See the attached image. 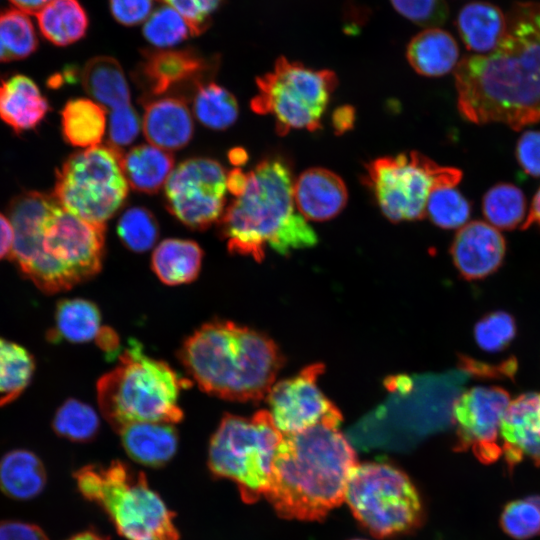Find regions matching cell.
<instances>
[{"mask_svg": "<svg viewBox=\"0 0 540 540\" xmlns=\"http://www.w3.org/2000/svg\"><path fill=\"white\" fill-rule=\"evenodd\" d=\"M489 53L458 62L454 75L461 115L476 124L514 130L540 121V3L518 2Z\"/></svg>", "mask_w": 540, "mask_h": 540, "instance_id": "6da1fadb", "label": "cell"}, {"mask_svg": "<svg viewBox=\"0 0 540 540\" xmlns=\"http://www.w3.org/2000/svg\"><path fill=\"white\" fill-rule=\"evenodd\" d=\"M8 218L14 230L9 256L43 292L69 290L100 271L105 225L72 214L53 195L20 194L9 205Z\"/></svg>", "mask_w": 540, "mask_h": 540, "instance_id": "7a4b0ae2", "label": "cell"}, {"mask_svg": "<svg viewBox=\"0 0 540 540\" xmlns=\"http://www.w3.org/2000/svg\"><path fill=\"white\" fill-rule=\"evenodd\" d=\"M339 422H322L283 435L265 497L288 519L314 521L345 500L356 454L339 430Z\"/></svg>", "mask_w": 540, "mask_h": 540, "instance_id": "3957f363", "label": "cell"}, {"mask_svg": "<svg viewBox=\"0 0 540 540\" xmlns=\"http://www.w3.org/2000/svg\"><path fill=\"white\" fill-rule=\"evenodd\" d=\"M219 226L231 253L256 261L264 259L268 246L287 255L317 243L296 208L292 172L279 158L265 159L247 173L243 192L225 208Z\"/></svg>", "mask_w": 540, "mask_h": 540, "instance_id": "277c9868", "label": "cell"}, {"mask_svg": "<svg viewBox=\"0 0 540 540\" xmlns=\"http://www.w3.org/2000/svg\"><path fill=\"white\" fill-rule=\"evenodd\" d=\"M179 358L203 391L238 402L267 396L283 365L268 336L223 320L206 323L190 335Z\"/></svg>", "mask_w": 540, "mask_h": 540, "instance_id": "5b68a950", "label": "cell"}, {"mask_svg": "<svg viewBox=\"0 0 540 540\" xmlns=\"http://www.w3.org/2000/svg\"><path fill=\"white\" fill-rule=\"evenodd\" d=\"M189 384L167 363L146 355L139 342L130 340L118 365L98 380L97 399L116 432L138 422L174 424L183 418L178 400Z\"/></svg>", "mask_w": 540, "mask_h": 540, "instance_id": "8992f818", "label": "cell"}, {"mask_svg": "<svg viewBox=\"0 0 540 540\" xmlns=\"http://www.w3.org/2000/svg\"><path fill=\"white\" fill-rule=\"evenodd\" d=\"M77 488L110 517L127 540H178L173 513L142 472L120 461L85 466L74 475Z\"/></svg>", "mask_w": 540, "mask_h": 540, "instance_id": "52a82bcc", "label": "cell"}, {"mask_svg": "<svg viewBox=\"0 0 540 540\" xmlns=\"http://www.w3.org/2000/svg\"><path fill=\"white\" fill-rule=\"evenodd\" d=\"M283 434L269 411L252 417L226 414L211 437L208 466L214 476L233 481L243 501L265 496Z\"/></svg>", "mask_w": 540, "mask_h": 540, "instance_id": "ba28073f", "label": "cell"}, {"mask_svg": "<svg viewBox=\"0 0 540 540\" xmlns=\"http://www.w3.org/2000/svg\"><path fill=\"white\" fill-rule=\"evenodd\" d=\"M345 501L355 518L380 538L410 531L422 516L421 500L409 477L382 462L357 463L352 468Z\"/></svg>", "mask_w": 540, "mask_h": 540, "instance_id": "9c48e42d", "label": "cell"}, {"mask_svg": "<svg viewBox=\"0 0 540 540\" xmlns=\"http://www.w3.org/2000/svg\"><path fill=\"white\" fill-rule=\"evenodd\" d=\"M256 85L258 93L251 100V109L271 115L276 132L285 135L291 129L320 128L337 78L330 70H314L280 57L272 71L257 78Z\"/></svg>", "mask_w": 540, "mask_h": 540, "instance_id": "30bf717a", "label": "cell"}, {"mask_svg": "<svg viewBox=\"0 0 540 540\" xmlns=\"http://www.w3.org/2000/svg\"><path fill=\"white\" fill-rule=\"evenodd\" d=\"M122 155L121 150L110 145L72 154L57 173L53 196L72 214L105 225L128 194Z\"/></svg>", "mask_w": 540, "mask_h": 540, "instance_id": "8fae6325", "label": "cell"}, {"mask_svg": "<svg viewBox=\"0 0 540 540\" xmlns=\"http://www.w3.org/2000/svg\"><path fill=\"white\" fill-rule=\"evenodd\" d=\"M461 178L459 169L412 151L375 159L367 165L364 180L386 218L400 222L423 219L431 192L456 186Z\"/></svg>", "mask_w": 540, "mask_h": 540, "instance_id": "7c38bea8", "label": "cell"}, {"mask_svg": "<svg viewBox=\"0 0 540 540\" xmlns=\"http://www.w3.org/2000/svg\"><path fill=\"white\" fill-rule=\"evenodd\" d=\"M226 191L227 173L220 163L190 158L170 174L165 184L166 206L184 225L202 230L222 217Z\"/></svg>", "mask_w": 540, "mask_h": 540, "instance_id": "4fadbf2b", "label": "cell"}, {"mask_svg": "<svg viewBox=\"0 0 540 540\" xmlns=\"http://www.w3.org/2000/svg\"><path fill=\"white\" fill-rule=\"evenodd\" d=\"M323 371V364H312L271 387L267 394L269 412L283 435L297 433L322 422L341 423L340 410L317 384Z\"/></svg>", "mask_w": 540, "mask_h": 540, "instance_id": "5bb4252c", "label": "cell"}, {"mask_svg": "<svg viewBox=\"0 0 540 540\" xmlns=\"http://www.w3.org/2000/svg\"><path fill=\"white\" fill-rule=\"evenodd\" d=\"M510 402L509 394L499 387L462 392L452 409L459 447L470 449L484 463L497 460L502 454L500 426Z\"/></svg>", "mask_w": 540, "mask_h": 540, "instance_id": "9a60e30c", "label": "cell"}, {"mask_svg": "<svg viewBox=\"0 0 540 540\" xmlns=\"http://www.w3.org/2000/svg\"><path fill=\"white\" fill-rule=\"evenodd\" d=\"M505 250V240L498 229L487 222L471 221L456 233L451 255L460 274L468 280H475L497 270Z\"/></svg>", "mask_w": 540, "mask_h": 540, "instance_id": "2e32d148", "label": "cell"}, {"mask_svg": "<svg viewBox=\"0 0 540 540\" xmlns=\"http://www.w3.org/2000/svg\"><path fill=\"white\" fill-rule=\"evenodd\" d=\"M207 65L190 49H157L144 54L136 78L147 96L157 97L186 84L202 82Z\"/></svg>", "mask_w": 540, "mask_h": 540, "instance_id": "e0dca14e", "label": "cell"}, {"mask_svg": "<svg viewBox=\"0 0 540 540\" xmlns=\"http://www.w3.org/2000/svg\"><path fill=\"white\" fill-rule=\"evenodd\" d=\"M502 453L510 467L524 459L540 465V393L512 400L500 426Z\"/></svg>", "mask_w": 540, "mask_h": 540, "instance_id": "ac0fdd59", "label": "cell"}, {"mask_svg": "<svg viewBox=\"0 0 540 540\" xmlns=\"http://www.w3.org/2000/svg\"><path fill=\"white\" fill-rule=\"evenodd\" d=\"M347 188L343 180L325 168H310L294 181V201L308 221H326L346 206Z\"/></svg>", "mask_w": 540, "mask_h": 540, "instance_id": "d6986e66", "label": "cell"}, {"mask_svg": "<svg viewBox=\"0 0 540 540\" xmlns=\"http://www.w3.org/2000/svg\"><path fill=\"white\" fill-rule=\"evenodd\" d=\"M142 130L150 144L166 151L186 146L194 132L192 113L177 97H163L146 103Z\"/></svg>", "mask_w": 540, "mask_h": 540, "instance_id": "ffe728a7", "label": "cell"}, {"mask_svg": "<svg viewBox=\"0 0 540 540\" xmlns=\"http://www.w3.org/2000/svg\"><path fill=\"white\" fill-rule=\"evenodd\" d=\"M118 433L129 457L145 466L161 467L177 450L178 434L172 424L138 422L123 427Z\"/></svg>", "mask_w": 540, "mask_h": 540, "instance_id": "44dd1931", "label": "cell"}, {"mask_svg": "<svg viewBox=\"0 0 540 540\" xmlns=\"http://www.w3.org/2000/svg\"><path fill=\"white\" fill-rule=\"evenodd\" d=\"M49 109L46 98L28 77L0 78V118L15 131L35 127Z\"/></svg>", "mask_w": 540, "mask_h": 540, "instance_id": "7402d4cb", "label": "cell"}, {"mask_svg": "<svg viewBox=\"0 0 540 540\" xmlns=\"http://www.w3.org/2000/svg\"><path fill=\"white\" fill-rule=\"evenodd\" d=\"M406 56L418 74L438 77L456 68L459 48L448 32L432 27L412 38L407 47Z\"/></svg>", "mask_w": 540, "mask_h": 540, "instance_id": "603a6c76", "label": "cell"}, {"mask_svg": "<svg viewBox=\"0 0 540 540\" xmlns=\"http://www.w3.org/2000/svg\"><path fill=\"white\" fill-rule=\"evenodd\" d=\"M506 14L487 2L464 6L456 19L457 29L466 47L476 54L491 52L506 31Z\"/></svg>", "mask_w": 540, "mask_h": 540, "instance_id": "cb8c5ba5", "label": "cell"}, {"mask_svg": "<svg viewBox=\"0 0 540 540\" xmlns=\"http://www.w3.org/2000/svg\"><path fill=\"white\" fill-rule=\"evenodd\" d=\"M203 251L191 240L169 238L154 249L151 266L167 285H181L195 280L200 272Z\"/></svg>", "mask_w": 540, "mask_h": 540, "instance_id": "d4e9b609", "label": "cell"}, {"mask_svg": "<svg viewBox=\"0 0 540 540\" xmlns=\"http://www.w3.org/2000/svg\"><path fill=\"white\" fill-rule=\"evenodd\" d=\"M125 178L133 189L155 193L164 186L174 169L173 156L152 144L136 146L122 155Z\"/></svg>", "mask_w": 540, "mask_h": 540, "instance_id": "484cf974", "label": "cell"}, {"mask_svg": "<svg viewBox=\"0 0 540 540\" xmlns=\"http://www.w3.org/2000/svg\"><path fill=\"white\" fill-rule=\"evenodd\" d=\"M87 94L105 109L114 110L130 104V89L122 67L109 56L89 60L81 74Z\"/></svg>", "mask_w": 540, "mask_h": 540, "instance_id": "4316f807", "label": "cell"}, {"mask_svg": "<svg viewBox=\"0 0 540 540\" xmlns=\"http://www.w3.org/2000/svg\"><path fill=\"white\" fill-rule=\"evenodd\" d=\"M45 484V468L31 451L13 450L0 459V489L8 497L33 499L42 492Z\"/></svg>", "mask_w": 540, "mask_h": 540, "instance_id": "83f0119b", "label": "cell"}, {"mask_svg": "<svg viewBox=\"0 0 540 540\" xmlns=\"http://www.w3.org/2000/svg\"><path fill=\"white\" fill-rule=\"evenodd\" d=\"M106 109L92 99L69 100L61 112L65 140L79 148L100 144L106 131Z\"/></svg>", "mask_w": 540, "mask_h": 540, "instance_id": "f1b7e54d", "label": "cell"}, {"mask_svg": "<svg viewBox=\"0 0 540 540\" xmlns=\"http://www.w3.org/2000/svg\"><path fill=\"white\" fill-rule=\"evenodd\" d=\"M102 328L101 314L95 303L81 298L64 299L57 303L55 327L49 339L86 343L96 340Z\"/></svg>", "mask_w": 540, "mask_h": 540, "instance_id": "f546056e", "label": "cell"}, {"mask_svg": "<svg viewBox=\"0 0 540 540\" xmlns=\"http://www.w3.org/2000/svg\"><path fill=\"white\" fill-rule=\"evenodd\" d=\"M36 16L43 36L58 46L78 41L88 27L86 12L77 0H53Z\"/></svg>", "mask_w": 540, "mask_h": 540, "instance_id": "4dcf8cb0", "label": "cell"}, {"mask_svg": "<svg viewBox=\"0 0 540 540\" xmlns=\"http://www.w3.org/2000/svg\"><path fill=\"white\" fill-rule=\"evenodd\" d=\"M193 113L204 126L224 130L235 123L239 108L236 98L214 82L202 81L196 85Z\"/></svg>", "mask_w": 540, "mask_h": 540, "instance_id": "1f68e13d", "label": "cell"}, {"mask_svg": "<svg viewBox=\"0 0 540 540\" xmlns=\"http://www.w3.org/2000/svg\"><path fill=\"white\" fill-rule=\"evenodd\" d=\"M35 362L29 351L0 337V405L14 401L29 385Z\"/></svg>", "mask_w": 540, "mask_h": 540, "instance_id": "d6a6232c", "label": "cell"}, {"mask_svg": "<svg viewBox=\"0 0 540 540\" xmlns=\"http://www.w3.org/2000/svg\"><path fill=\"white\" fill-rule=\"evenodd\" d=\"M483 215L498 230H512L524 223L526 199L515 185L499 183L491 187L482 201Z\"/></svg>", "mask_w": 540, "mask_h": 540, "instance_id": "836d02e7", "label": "cell"}, {"mask_svg": "<svg viewBox=\"0 0 540 540\" xmlns=\"http://www.w3.org/2000/svg\"><path fill=\"white\" fill-rule=\"evenodd\" d=\"M36 32L28 15L18 9L0 12V62L20 60L37 48Z\"/></svg>", "mask_w": 540, "mask_h": 540, "instance_id": "e575fe53", "label": "cell"}, {"mask_svg": "<svg viewBox=\"0 0 540 540\" xmlns=\"http://www.w3.org/2000/svg\"><path fill=\"white\" fill-rule=\"evenodd\" d=\"M99 416L88 404L67 399L57 409L52 422L55 433L73 442L92 440L99 430Z\"/></svg>", "mask_w": 540, "mask_h": 540, "instance_id": "d590c367", "label": "cell"}, {"mask_svg": "<svg viewBox=\"0 0 540 540\" xmlns=\"http://www.w3.org/2000/svg\"><path fill=\"white\" fill-rule=\"evenodd\" d=\"M143 34L146 40L158 49H170L184 41L192 27L173 7L164 5L154 10L144 22Z\"/></svg>", "mask_w": 540, "mask_h": 540, "instance_id": "8d00e7d4", "label": "cell"}, {"mask_svg": "<svg viewBox=\"0 0 540 540\" xmlns=\"http://www.w3.org/2000/svg\"><path fill=\"white\" fill-rule=\"evenodd\" d=\"M470 213V203L455 186L434 189L426 205V215L443 229L461 228L467 223Z\"/></svg>", "mask_w": 540, "mask_h": 540, "instance_id": "74e56055", "label": "cell"}, {"mask_svg": "<svg viewBox=\"0 0 540 540\" xmlns=\"http://www.w3.org/2000/svg\"><path fill=\"white\" fill-rule=\"evenodd\" d=\"M117 234L131 251L143 253L157 241L159 226L154 215L143 207H131L119 218Z\"/></svg>", "mask_w": 540, "mask_h": 540, "instance_id": "f35d334b", "label": "cell"}, {"mask_svg": "<svg viewBox=\"0 0 540 540\" xmlns=\"http://www.w3.org/2000/svg\"><path fill=\"white\" fill-rule=\"evenodd\" d=\"M503 530L513 538L527 539L540 533V496H530L506 505L501 519Z\"/></svg>", "mask_w": 540, "mask_h": 540, "instance_id": "ab89813d", "label": "cell"}, {"mask_svg": "<svg viewBox=\"0 0 540 540\" xmlns=\"http://www.w3.org/2000/svg\"><path fill=\"white\" fill-rule=\"evenodd\" d=\"M516 333L515 321L503 311L492 312L479 320L474 329L478 346L488 352L504 349Z\"/></svg>", "mask_w": 540, "mask_h": 540, "instance_id": "60d3db41", "label": "cell"}, {"mask_svg": "<svg viewBox=\"0 0 540 540\" xmlns=\"http://www.w3.org/2000/svg\"><path fill=\"white\" fill-rule=\"evenodd\" d=\"M395 10L406 19L429 28L442 25L448 17L444 0H390Z\"/></svg>", "mask_w": 540, "mask_h": 540, "instance_id": "b9f144b4", "label": "cell"}, {"mask_svg": "<svg viewBox=\"0 0 540 540\" xmlns=\"http://www.w3.org/2000/svg\"><path fill=\"white\" fill-rule=\"evenodd\" d=\"M141 128L142 119L130 104L111 110L108 121L110 146L120 150L131 144Z\"/></svg>", "mask_w": 540, "mask_h": 540, "instance_id": "7bdbcfd3", "label": "cell"}, {"mask_svg": "<svg viewBox=\"0 0 540 540\" xmlns=\"http://www.w3.org/2000/svg\"><path fill=\"white\" fill-rule=\"evenodd\" d=\"M176 9L192 27L193 35L199 34L217 9L221 0H163Z\"/></svg>", "mask_w": 540, "mask_h": 540, "instance_id": "ee69618b", "label": "cell"}, {"mask_svg": "<svg viewBox=\"0 0 540 540\" xmlns=\"http://www.w3.org/2000/svg\"><path fill=\"white\" fill-rule=\"evenodd\" d=\"M156 0H109L114 18L123 25L145 22L153 12Z\"/></svg>", "mask_w": 540, "mask_h": 540, "instance_id": "f6af8a7d", "label": "cell"}, {"mask_svg": "<svg viewBox=\"0 0 540 540\" xmlns=\"http://www.w3.org/2000/svg\"><path fill=\"white\" fill-rule=\"evenodd\" d=\"M516 158L527 174L540 176V131H526L520 136Z\"/></svg>", "mask_w": 540, "mask_h": 540, "instance_id": "bcb514c9", "label": "cell"}, {"mask_svg": "<svg viewBox=\"0 0 540 540\" xmlns=\"http://www.w3.org/2000/svg\"><path fill=\"white\" fill-rule=\"evenodd\" d=\"M0 540H48V538L36 525L20 521H2Z\"/></svg>", "mask_w": 540, "mask_h": 540, "instance_id": "7dc6e473", "label": "cell"}, {"mask_svg": "<svg viewBox=\"0 0 540 540\" xmlns=\"http://www.w3.org/2000/svg\"><path fill=\"white\" fill-rule=\"evenodd\" d=\"M355 122V110L351 106L338 107L332 116V125L337 134L349 131Z\"/></svg>", "mask_w": 540, "mask_h": 540, "instance_id": "c3c4849f", "label": "cell"}, {"mask_svg": "<svg viewBox=\"0 0 540 540\" xmlns=\"http://www.w3.org/2000/svg\"><path fill=\"white\" fill-rule=\"evenodd\" d=\"M95 341L99 348H101L109 358L120 355L119 338L117 333L111 328L103 326Z\"/></svg>", "mask_w": 540, "mask_h": 540, "instance_id": "681fc988", "label": "cell"}, {"mask_svg": "<svg viewBox=\"0 0 540 540\" xmlns=\"http://www.w3.org/2000/svg\"><path fill=\"white\" fill-rule=\"evenodd\" d=\"M14 242V230L9 218L0 213V259L10 255Z\"/></svg>", "mask_w": 540, "mask_h": 540, "instance_id": "f907efd6", "label": "cell"}, {"mask_svg": "<svg viewBox=\"0 0 540 540\" xmlns=\"http://www.w3.org/2000/svg\"><path fill=\"white\" fill-rule=\"evenodd\" d=\"M247 182V173L243 172L240 168H235L227 173V190L230 191L234 197L240 195Z\"/></svg>", "mask_w": 540, "mask_h": 540, "instance_id": "816d5d0a", "label": "cell"}, {"mask_svg": "<svg viewBox=\"0 0 540 540\" xmlns=\"http://www.w3.org/2000/svg\"><path fill=\"white\" fill-rule=\"evenodd\" d=\"M16 9L28 14L37 15L53 0H9Z\"/></svg>", "mask_w": 540, "mask_h": 540, "instance_id": "f5cc1de1", "label": "cell"}, {"mask_svg": "<svg viewBox=\"0 0 540 540\" xmlns=\"http://www.w3.org/2000/svg\"><path fill=\"white\" fill-rule=\"evenodd\" d=\"M535 223L540 226V189L537 191L533 198L529 213L525 218V221L522 224L521 228L526 229Z\"/></svg>", "mask_w": 540, "mask_h": 540, "instance_id": "db71d44e", "label": "cell"}, {"mask_svg": "<svg viewBox=\"0 0 540 540\" xmlns=\"http://www.w3.org/2000/svg\"><path fill=\"white\" fill-rule=\"evenodd\" d=\"M230 159L234 164L240 165L246 161L247 154L245 150L241 148H236L230 152Z\"/></svg>", "mask_w": 540, "mask_h": 540, "instance_id": "11a10c76", "label": "cell"}, {"mask_svg": "<svg viewBox=\"0 0 540 540\" xmlns=\"http://www.w3.org/2000/svg\"><path fill=\"white\" fill-rule=\"evenodd\" d=\"M68 540H105V539H103L100 535L94 532L88 531V532L77 534Z\"/></svg>", "mask_w": 540, "mask_h": 540, "instance_id": "9f6ffc18", "label": "cell"}, {"mask_svg": "<svg viewBox=\"0 0 540 540\" xmlns=\"http://www.w3.org/2000/svg\"><path fill=\"white\" fill-rule=\"evenodd\" d=\"M353 540H365V539H353Z\"/></svg>", "mask_w": 540, "mask_h": 540, "instance_id": "6f0895ef", "label": "cell"}]
</instances>
